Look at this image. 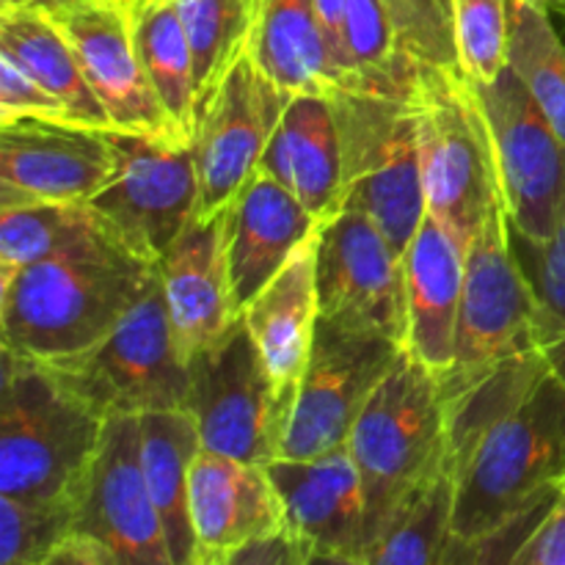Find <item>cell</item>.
<instances>
[{"label": "cell", "instance_id": "cell-1", "mask_svg": "<svg viewBox=\"0 0 565 565\" xmlns=\"http://www.w3.org/2000/svg\"><path fill=\"white\" fill-rule=\"evenodd\" d=\"M158 279V265L94 215L58 252L0 281L3 351L42 364L77 356L103 342Z\"/></svg>", "mask_w": 565, "mask_h": 565}, {"label": "cell", "instance_id": "cell-2", "mask_svg": "<svg viewBox=\"0 0 565 565\" xmlns=\"http://www.w3.org/2000/svg\"><path fill=\"white\" fill-rule=\"evenodd\" d=\"M108 419L42 362L3 351L0 497L77 511Z\"/></svg>", "mask_w": 565, "mask_h": 565}, {"label": "cell", "instance_id": "cell-3", "mask_svg": "<svg viewBox=\"0 0 565 565\" xmlns=\"http://www.w3.org/2000/svg\"><path fill=\"white\" fill-rule=\"evenodd\" d=\"M364 491V555L395 513L447 463V412L439 375L408 351L397 359L348 439Z\"/></svg>", "mask_w": 565, "mask_h": 565}, {"label": "cell", "instance_id": "cell-4", "mask_svg": "<svg viewBox=\"0 0 565 565\" xmlns=\"http://www.w3.org/2000/svg\"><path fill=\"white\" fill-rule=\"evenodd\" d=\"M563 486L565 381L550 370L458 467L452 533L480 541Z\"/></svg>", "mask_w": 565, "mask_h": 565}, {"label": "cell", "instance_id": "cell-5", "mask_svg": "<svg viewBox=\"0 0 565 565\" xmlns=\"http://www.w3.org/2000/svg\"><path fill=\"white\" fill-rule=\"evenodd\" d=\"M342 149L345 207L370 215L392 246L406 254L428 215L414 94L337 88L329 94Z\"/></svg>", "mask_w": 565, "mask_h": 565}, {"label": "cell", "instance_id": "cell-6", "mask_svg": "<svg viewBox=\"0 0 565 565\" xmlns=\"http://www.w3.org/2000/svg\"><path fill=\"white\" fill-rule=\"evenodd\" d=\"M546 348L550 323L513 246L505 202H500L467 248L456 359L439 379L441 397L452 401L513 359L546 356Z\"/></svg>", "mask_w": 565, "mask_h": 565}, {"label": "cell", "instance_id": "cell-7", "mask_svg": "<svg viewBox=\"0 0 565 565\" xmlns=\"http://www.w3.org/2000/svg\"><path fill=\"white\" fill-rule=\"evenodd\" d=\"M417 105L428 215L469 248L486 215L505 202L478 88L463 72L419 64Z\"/></svg>", "mask_w": 565, "mask_h": 565}, {"label": "cell", "instance_id": "cell-8", "mask_svg": "<svg viewBox=\"0 0 565 565\" xmlns=\"http://www.w3.org/2000/svg\"><path fill=\"white\" fill-rule=\"evenodd\" d=\"M44 367L105 419L188 406L191 367L177 351L160 279L103 342Z\"/></svg>", "mask_w": 565, "mask_h": 565}, {"label": "cell", "instance_id": "cell-9", "mask_svg": "<svg viewBox=\"0 0 565 565\" xmlns=\"http://www.w3.org/2000/svg\"><path fill=\"white\" fill-rule=\"evenodd\" d=\"M188 367L185 412L196 419L202 450L263 467L279 461L292 401L276 386L246 323L241 320Z\"/></svg>", "mask_w": 565, "mask_h": 565}, {"label": "cell", "instance_id": "cell-10", "mask_svg": "<svg viewBox=\"0 0 565 565\" xmlns=\"http://www.w3.org/2000/svg\"><path fill=\"white\" fill-rule=\"evenodd\" d=\"M105 132L116 166L88 207L116 241L158 265L199 210L193 147L143 132Z\"/></svg>", "mask_w": 565, "mask_h": 565}, {"label": "cell", "instance_id": "cell-11", "mask_svg": "<svg viewBox=\"0 0 565 565\" xmlns=\"http://www.w3.org/2000/svg\"><path fill=\"white\" fill-rule=\"evenodd\" d=\"M475 88L494 138L513 235L530 243L552 241L565 224V141L511 66Z\"/></svg>", "mask_w": 565, "mask_h": 565}, {"label": "cell", "instance_id": "cell-12", "mask_svg": "<svg viewBox=\"0 0 565 565\" xmlns=\"http://www.w3.org/2000/svg\"><path fill=\"white\" fill-rule=\"evenodd\" d=\"M403 351L381 334L318 320L312 353L292 397L281 458L309 461L348 445L359 414Z\"/></svg>", "mask_w": 565, "mask_h": 565}, {"label": "cell", "instance_id": "cell-13", "mask_svg": "<svg viewBox=\"0 0 565 565\" xmlns=\"http://www.w3.org/2000/svg\"><path fill=\"white\" fill-rule=\"evenodd\" d=\"M318 309L326 323L381 334L406 348L403 254L359 210H342L320 230Z\"/></svg>", "mask_w": 565, "mask_h": 565}, {"label": "cell", "instance_id": "cell-14", "mask_svg": "<svg viewBox=\"0 0 565 565\" xmlns=\"http://www.w3.org/2000/svg\"><path fill=\"white\" fill-rule=\"evenodd\" d=\"M72 535L88 541L108 565H177L143 478L138 417H110L105 425Z\"/></svg>", "mask_w": 565, "mask_h": 565}, {"label": "cell", "instance_id": "cell-15", "mask_svg": "<svg viewBox=\"0 0 565 565\" xmlns=\"http://www.w3.org/2000/svg\"><path fill=\"white\" fill-rule=\"evenodd\" d=\"M292 94L276 86L252 55H243L204 108L193 132L199 174V215L213 218L257 174L263 154Z\"/></svg>", "mask_w": 565, "mask_h": 565}, {"label": "cell", "instance_id": "cell-16", "mask_svg": "<svg viewBox=\"0 0 565 565\" xmlns=\"http://www.w3.org/2000/svg\"><path fill=\"white\" fill-rule=\"evenodd\" d=\"M53 20L75 47L83 75L108 114L110 130L191 143L166 114L143 72L130 0H92Z\"/></svg>", "mask_w": 565, "mask_h": 565}, {"label": "cell", "instance_id": "cell-17", "mask_svg": "<svg viewBox=\"0 0 565 565\" xmlns=\"http://www.w3.org/2000/svg\"><path fill=\"white\" fill-rule=\"evenodd\" d=\"M108 132L77 121L0 125V202L88 204L114 174Z\"/></svg>", "mask_w": 565, "mask_h": 565}, {"label": "cell", "instance_id": "cell-18", "mask_svg": "<svg viewBox=\"0 0 565 565\" xmlns=\"http://www.w3.org/2000/svg\"><path fill=\"white\" fill-rule=\"evenodd\" d=\"M177 351L188 364L243 320L232 298L221 215H193L158 263Z\"/></svg>", "mask_w": 565, "mask_h": 565}, {"label": "cell", "instance_id": "cell-19", "mask_svg": "<svg viewBox=\"0 0 565 565\" xmlns=\"http://www.w3.org/2000/svg\"><path fill=\"white\" fill-rule=\"evenodd\" d=\"M221 226L232 298L241 315L292 254L323 230L285 185L259 169L226 204Z\"/></svg>", "mask_w": 565, "mask_h": 565}, {"label": "cell", "instance_id": "cell-20", "mask_svg": "<svg viewBox=\"0 0 565 565\" xmlns=\"http://www.w3.org/2000/svg\"><path fill=\"white\" fill-rule=\"evenodd\" d=\"M281 497L287 530L318 552L364 561V491L362 475L348 445L309 461L268 463Z\"/></svg>", "mask_w": 565, "mask_h": 565}, {"label": "cell", "instance_id": "cell-21", "mask_svg": "<svg viewBox=\"0 0 565 565\" xmlns=\"http://www.w3.org/2000/svg\"><path fill=\"white\" fill-rule=\"evenodd\" d=\"M406 274V351L434 375H445L456 359L467 243L434 215L403 254Z\"/></svg>", "mask_w": 565, "mask_h": 565}, {"label": "cell", "instance_id": "cell-22", "mask_svg": "<svg viewBox=\"0 0 565 565\" xmlns=\"http://www.w3.org/2000/svg\"><path fill=\"white\" fill-rule=\"evenodd\" d=\"M191 519L199 550L226 552L287 530L268 467L207 450L191 467Z\"/></svg>", "mask_w": 565, "mask_h": 565}, {"label": "cell", "instance_id": "cell-23", "mask_svg": "<svg viewBox=\"0 0 565 565\" xmlns=\"http://www.w3.org/2000/svg\"><path fill=\"white\" fill-rule=\"evenodd\" d=\"M259 171L285 185L320 224H329L342 213V149L329 97L296 94L290 99Z\"/></svg>", "mask_w": 565, "mask_h": 565}, {"label": "cell", "instance_id": "cell-24", "mask_svg": "<svg viewBox=\"0 0 565 565\" xmlns=\"http://www.w3.org/2000/svg\"><path fill=\"white\" fill-rule=\"evenodd\" d=\"M318 235L243 309V323L281 395L296 397L318 331Z\"/></svg>", "mask_w": 565, "mask_h": 565}, {"label": "cell", "instance_id": "cell-25", "mask_svg": "<svg viewBox=\"0 0 565 565\" xmlns=\"http://www.w3.org/2000/svg\"><path fill=\"white\" fill-rule=\"evenodd\" d=\"M248 55L287 94H323L342 88L315 0H265Z\"/></svg>", "mask_w": 565, "mask_h": 565}, {"label": "cell", "instance_id": "cell-26", "mask_svg": "<svg viewBox=\"0 0 565 565\" xmlns=\"http://www.w3.org/2000/svg\"><path fill=\"white\" fill-rule=\"evenodd\" d=\"M141 428V467L149 494L158 505L177 565H193L199 555L191 519V467L202 452L196 419L180 412H152L138 417Z\"/></svg>", "mask_w": 565, "mask_h": 565}, {"label": "cell", "instance_id": "cell-27", "mask_svg": "<svg viewBox=\"0 0 565 565\" xmlns=\"http://www.w3.org/2000/svg\"><path fill=\"white\" fill-rule=\"evenodd\" d=\"M0 53L55 94L81 125L110 130L108 114L88 86L75 47L53 17L31 9H0Z\"/></svg>", "mask_w": 565, "mask_h": 565}, {"label": "cell", "instance_id": "cell-28", "mask_svg": "<svg viewBox=\"0 0 565 565\" xmlns=\"http://www.w3.org/2000/svg\"><path fill=\"white\" fill-rule=\"evenodd\" d=\"M132 31L154 94L182 136L193 141L199 125L196 72L180 11L171 0H138L132 3Z\"/></svg>", "mask_w": 565, "mask_h": 565}, {"label": "cell", "instance_id": "cell-29", "mask_svg": "<svg viewBox=\"0 0 565 565\" xmlns=\"http://www.w3.org/2000/svg\"><path fill=\"white\" fill-rule=\"evenodd\" d=\"M180 11L196 72L199 119L232 66L248 53L265 0H171Z\"/></svg>", "mask_w": 565, "mask_h": 565}, {"label": "cell", "instance_id": "cell-30", "mask_svg": "<svg viewBox=\"0 0 565 565\" xmlns=\"http://www.w3.org/2000/svg\"><path fill=\"white\" fill-rule=\"evenodd\" d=\"M456 516V469L450 461L395 513L364 555L367 565H445Z\"/></svg>", "mask_w": 565, "mask_h": 565}, {"label": "cell", "instance_id": "cell-31", "mask_svg": "<svg viewBox=\"0 0 565 565\" xmlns=\"http://www.w3.org/2000/svg\"><path fill=\"white\" fill-rule=\"evenodd\" d=\"M508 66L565 141V42L539 0H508Z\"/></svg>", "mask_w": 565, "mask_h": 565}, {"label": "cell", "instance_id": "cell-32", "mask_svg": "<svg viewBox=\"0 0 565 565\" xmlns=\"http://www.w3.org/2000/svg\"><path fill=\"white\" fill-rule=\"evenodd\" d=\"M92 221L88 204L0 202V281L47 259Z\"/></svg>", "mask_w": 565, "mask_h": 565}, {"label": "cell", "instance_id": "cell-33", "mask_svg": "<svg viewBox=\"0 0 565 565\" xmlns=\"http://www.w3.org/2000/svg\"><path fill=\"white\" fill-rule=\"evenodd\" d=\"M452 28L463 77L475 86L497 81L508 66V0H452Z\"/></svg>", "mask_w": 565, "mask_h": 565}, {"label": "cell", "instance_id": "cell-34", "mask_svg": "<svg viewBox=\"0 0 565 565\" xmlns=\"http://www.w3.org/2000/svg\"><path fill=\"white\" fill-rule=\"evenodd\" d=\"M75 527L72 505L0 497V565H44Z\"/></svg>", "mask_w": 565, "mask_h": 565}, {"label": "cell", "instance_id": "cell-35", "mask_svg": "<svg viewBox=\"0 0 565 565\" xmlns=\"http://www.w3.org/2000/svg\"><path fill=\"white\" fill-rule=\"evenodd\" d=\"M395 25L397 42L417 64L456 70V28L452 0H381Z\"/></svg>", "mask_w": 565, "mask_h": 565}, {"label": "cell", "instance_id": "cell-36", "mask_svg": "<svg viewBox=\"0 0 565 565\" xmlns=\"http://www.w3.org/2000/svg\"><path fill=\"white\" fill-rule=\"evenodd\" d=\"M519 259L535 287L544 318L550 323V359L552 370L565 381V224L546 243H530L513 235Z\"/></svg>", "mask_w": 565, "mask_h": 565}, {"label": "cell", "instance_id": "cell-37", "mask_svg": "<svg viewBox=\"0 0 565 565\" xmlns=\"http://www.w3.org/2000/svg\"><path fill=\"white\" fill-rule=\"evenodd\" d=\"M25 116H31V119L77 121L55 94L39 86L14 58L0 53V125L11 119H25Z\"/></svg>", "mask_w": 565, "mask_h": 565}, {"label": "cell", "instance_id": "cell-38", "mask_svg": "<svg viewBox=\"0 0 565 565\" xmlns=\"http://www.w3.org/2000/svg\"><path fill=\"white\" fill-rule=\"evenodd\" d=\"M557 494H561V491H552V494H546L544 500L530 505L527 511L513 516L508 524L497 527L494 533L475 541V565H519L522 544L527 541V535L533 533L535 524L544 519V513L550 511L552 502L557 500Z\"/></svg>", "mask_w": 565, "mask_h": 565}, {"label": "cell", "instance_id": "cell-39", "mask_svg": "<svg viewBox=\"0 0 565 565\" xmlns=\"http://www.w3.org/2000/svg\"><path fill=\"white\" fill-rule=\"evenodd\" d=\"M312 546L292 535L290 530L270 535V539L252 541L218 555V565H307Z\"/></svg>", "mask_w": 565, "mask_h": 565}, {"label": "cell", "instance_id": "cell-40", "mask_svg": "<svg viewBox=\"0 0 565 565\" xmlns=\"http://www.w3.org/2000/svg\"><path fill=\"white\" fill-rule=\"evenodd\" d=\"M519 565H565V486L522 544Z\"/></svg>", "mask_w": 565, "mask_h": 565}, {"label": "cell", "instance_id": "cell-41", "mask_svg": "<svg viewBox=\"0 0 565 565\" xmlns=\"http://www.w3.org/2000/svg\"><path fill=\"white\" fill-rule=\"evenodd\" d=\"M345 6L348 0H315V11L323 25L329 47L334 53L337 70H340L342 88H348V58H345Z\"/></svg>", "mask_w": 565, "mask_h": 565}, {"label": "cell", "instance_id": "cell-42", "mask_svg": "<svg viewBox=\"0 0 565 565\" xmlns=\"http://www.w3.org/2000/svg\"><path fill=\"white\" fill-rule=\"evenodd\" d=\"M44 565H108V561H105L88 541L70 535V539L47 557Z\"/></svg>", "mask_w": 565, "mask_h": 565}, {"label": "cell", "instance_id": "cell-43", "mask_svg": "<svg viewBox=\"0 0 565 565\" xmlns=\"http://www.w3.org/2000/svg\"><path fill=\"white\" fill-rule=\"evenodd\" d=\"M86 3H92V0H0V9H31L47 17H58Z\"/></svg>", "mask_w": 565, "mask_h": 565}, {"label": "cell", "instance_id": "cell-44", "mask_svg": "<svg viewBox=\"0 0 565 565\" xmlns=\"http://www.w3.org/2000/svg\"><path fill=\"white\" fill-rule=\"evenodd\" d=\"M445 565H475V541H463L456 535L447 550Z\"/></svg>", "mask_w": 565, "mask_h": 565}, {"label": "cell", "instance_id": "cell-45", "mask_svg": "<svg viewBox=\"0 0 565 565\" xmlns=\"http://www.w3.org/2000/svg\"><path fill=\"white\" fill-rule=\"evenodd\" d=\"M307 565H367L359 557H348V555H334V552H318L309 550Z\"/></svg>", "mask_w": 565, "mask_h": 565}, {"label": "cell", "instance_id": "cell-46", "mask_svg": "<svg viewBox=\"0 0 565 565\" xmlns=\"http://www.w3.org/2000/svg\"><path fill=\"white\" fill-rule=\"evenodd\" d=\"M539 3L550 11L552 22H555V28L561 31V36L565 42V0H539Z\"/></svg>", "mask_w": 565, "mask_h": 565}, {"label": "cell", "instance_id": "cell-47", "mask_svg": "<svg viewBox=\"0 0 565 565\" xmlns=\"http://www.w3.org/2000/svg\"><path fill=\"white\" fill-rule=\"evenodd\" d=\"M218 550H199L196 555V563L193 565H218Z\"/></svg>", "mask_w": 565, "mask_h": 565}, {"label": "cell", "instance_id": "cell-48", "mask_svg": "<svg viewBox=\"0 0 565 565\" xmlns=\"http://www.w3.org/2000/svg\"><path fill=\"white\" fill-rule=\"evenodd\" d=\"M130 3H138V0H130Z\"/></svg>", "mask_w": 565, "mask_h": 565}]
</instances>
